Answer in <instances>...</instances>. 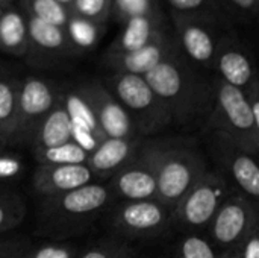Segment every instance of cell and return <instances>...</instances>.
Wrapping results in <instances>:
<instances>
[{
	"instance_id": "obj_6",
	"label": "cell",
	"mask_w": 259,
	"mask_h": 258,
	"mask_svg": "<svg viewBox=\"0 0 259 258\" xmlns=\"http://www.w3.org/2000/svg\"><path fill=\"white\" fill-rule=\"evenodd\" d=\"M231 196V186L225 175L206 170L187 192L173 210V220L185 228L206 227L220 205Z\"/></svg>"
},
{
	"instance_id": "obj_38",
	"label": "cell",
	"mask_w": 259,
	"mask_h": 258,
	"mask_svg": "<svg viewBox=\"0 0 259 258\" xmlns=\"http://www.w3.org/2000/svg\"><path fill=\"white\" fill-rule=\"evenodd\" d=\"M219 258H241V255L237 251V248H231V249H228L223 255H220Z\"/></svg>"
},
{
	"instance_id": "obj_17",
	"label": "cell",
	"mask_w": 259,
	"mask_h": 258,
	"mask_svg": "<svg viewBox=\"0 0 259 258\" xmlns=\"http://www.w3.org/2000/svg\"><path fill=\"white\" fill-rule=\"evenodd\" d=\"M68 141H71L70 119L64 105L61 103V100H58V103L50 109V113L41 120V123L33 131L29 146L32 148V152H36L56 148Z\"/></svg>"
},
{
	"instance_id": "obj_5",
	"label": "cell",
	"mask_w": 259,
	"mask_h": 258,
	"mask_svg": "<svg viewBox=\"0 0 259 258\" xmlns=\"http://www.w3.org/2000/svg\"><path fill=\"white\" fill-rule=\"evenodd\" d=\"M209 126L231 138L238 148L256 157L259 152V123L253 119L246 93L222 79L215 85V105Z\"/></svg>"
},
{
	"instance_id": "obj_29",
	"label": "cell",
	"mask_w": 259,
	"mask_h": 258,
	"mask_svg": "<svg viewBox=\"0 0 259 258\" xmlns=\"http://www.w3.org/2000/svg\"><path fill=\"white\" fill-rule=\"evenodd\" d=\"M135 249L120 240H108L91 249H88L80 258H134Z\"/></svg>"
},
{
	"instance_id": "obj_31",
	"label": "cell",
	"mask_w": 259,
	"mask_h": 258,
	"mask_svg": "<svg viewBox=\"0 0 259 258\" xmlns=\"http://www.w3.org/2000/svg\"><path fill=\"white\" fill-rule=\"evenodd\" d=\"M73 9L77 17L90 21H96L106 14L108 0H74Z\"/></svg>"
},
{
	"instance_id": "obj_21",
	"label": "cell",
	"mask_w": 259,
	"mask_h": 258,
	"mask_svg": "<svg viewBox=\"0 0 259 258\" xmlns=\"http://www.w3.org/2000/svg\"><path fill=\"white\" fill-rule=\"evenodd\" d=\"M0 50L17 56L27 52V23L17 11H6L0 17Z\"/></svg>"
},
{
	"instance_id": "obj_1",
	"label": "cell",
	"mask_w": 259,
	"mask_h": 258,
	"mask_svg": "<svg viewBox=\"0 0 259 258\" xmlns=\"http://www.w3.org/2000/svg\"><path fill=\"white\" fill-rule=\"evenodd\" d=\"M143 149L155 170L158 201L171 210L208 170L200 152L187 143L143 141Z\"/></svg>"
},
{
	"instance_id": "obj_13",
	"label": "cell",
	"mask_w": 259,
	"mask_h": 258,
	"mask_svg": "<svg viewBox=\"0 0 259 258\" xmlns=\"http://www.w3.org/2000/svg\"><path fill=\"white\" fill-rule=\"evenodd\" d=\"M59 100L70 119L71 140L91 154L103 140H106V137L100 129L87 96L83 94L82 88L77 87L64 94L59 93Z\"/></svg>"
},
{
	"instance_id": "obj_4",
	"label": "cell",
	"mask_w": 259,
	"mask_h": 258,
	"mask_svg": "<svg viewBox=\"0 0 259 258\" xmlns=\"http://www.w3.org/2000/svg\"><path fill=\"white\" fill-rule=\"evenodd\" d=\"M123 105L140 137L153 135L171 123V117L143 76L114 73L105 85Z\"/></svg>"
},
{
	"instance_id": "obj_10",
	"label": "cell",
	"mask_w": 259,
	"mask_h": 258,
	"mask_svg": "<svg viewBox=\"0 0 259 258\" xmlns=\"http://www.w3.org/2000/svg\"><path fill=\"white\" fill-rule=\"evenodd\" d=\"M108 187L112 195L124 199L126 202L158 201L155 170L150 158L143 149V144L138 154L111 176Z\"/></svg>"
},
{
	"instance_id": "obj_8",
	"label": "cell",
	"mask_w": 259,
	"mask_h": 258,
	"mask_svg": "<svg viewBox=\"0 0 259 258\" xmlns=\"http://www.w3.org/2000/svg\"><path fill=\"white\" fill-rule=\"evenodd\" d=\"M256 225L259 216L255 201L244 195H231L208 224V231L215 245L231 249Z\"/></svg>"
},
{
	"instance_id": "obj_3",
	"label": "cell",
	"mask_w": 259,
	"mask_h": 258,
	"mask_svg": "<svg viewBox=\"0 0 259 258\" xmlns=\"http://www.w3.org/2000/svg\"><path fill=\"white\" fill-rule=\"evenodd\" d=\"M112 196L108 186L91 182L68 193L46 198L42 202V220L55 234L77 231L90 225L106 208Z\"/></svg>"
},
{
	"instance_id": "obj_20",
	"label": "cell",
	"mask_w": 259,
	"mask_h": 258,
	"mask_svg": "<svg viewBox=\"0 0 259 258\" xmlns=\"http://www.w3.org/2000/svg\"><path fill=\"white\" fill-rule=\"evenodd\" d=\"M18 82L0 78V138L5 146L17 144Z\"/></svg>"
},
{
	"instance_id": "obj_40",
	"label": "cell",
	"mask_w": 259,
	"mask_h": 258,
	"mask_svg": "<svg viewBox=\"0 0 259 258\" xmlns=\"http://www.w3.org/2000/svg\"><path fill=\"white\" fill-rule=\"evenodd\" d=\"M0 146H3V148H6V146L3 144V141H2V138H0Z\"/></svg>"
},
{
	"instance_id": "obj_27",
	"label": "cell",
	"mask_w": 259,
	"mask_h": 258,
	"mask_svg": "<svg viewBox=\"0 0 259 258\" xmlns=\"http://www.w3.org/2000/svg\"><path fill=\"white\" fill-rule=\"evenodd\" d=\"M32 17L42 20L46 23L65 27L67 21L70 18L67 9L64 5H61L56 0H29Z\"/></svg>"
},
{
	"instance_id": "obj_24",
	"label": "cell",
	"mask_w": 259,
	"mask_h": 258,
	"mask_svg": "<svg viewBox=\"0 0 259 258\" xmlns=\"http://www.w3.org/2000/svg\"><path fill=\"white\" fill-rule=\"evenodd\" d=\"M38 164H87L90 154L73 140L56 148L32 152Z\"/></svg>"
},
{
	"instance_id": "obj_41",
	"label": "cell",
	"mask_w": 259,
	"mask_h": 258,
	"mask_svg": "<svg viewBox=\"0 0 259 258\" xmlns=\"http://www.w3.org/2000/svg\"><path fill=\"white\" fill-rule=\"evenodd\" d=\"M2 14H3V11H2V8H0V17H2Z\"/></svg>"
},
{
	"instance_id": "obj_33",
	"label": "cell",
	"mask_w": 259,
	"mask_h": 258,
	"mask_svg": "<svg viewBox=\"0 0 259 258\" xmlns=\"http://www.w3.org/2000/svg\"><path fill=\"white\" fill-rule=\"evenodd\" d=\"M23 161L20 157L0 151V179H11L21 173Z\"/></svg>"
},
{
	"instance_id": "obj_15",
	"label": "cell",
	"mask_w": 259,
	"mask_h": 258,
	"mask_svg": "<svg viewBox=\"0 0 259 258\" xmlns=\"http://www.w3.org/2000/svg\"><path fill=\"white\" fill-rule=\"evenodd\" d=\"M143 137L106 138L88 157L87 166L96 178H111L140 151Z\"/></svg>"
},
{
	"instance_id": "obj_7",
	"label": "cell",
	"mask_w": 259,
	"mask_h": 258,
	"mask_svg": "<svg viewBox=\"0 0 259 258\" xmlns=\"http://www.w3.org/2000/svg\"><path fill=\"white\" fill-rule=\"evenodd\" d=\"M171 222L173 210L156 199L124 202L115 208L109 219L115 234L124 239L161 237L170 230Z\"/></svg>"
},
{
	"instance_id": "obj_9",
	"label": "cell",
	"mask_w": 259,
	"mask_h": 258,
	"mask_svg": "<svg viewBox=\"0 0 259 258\" xmlns=\"http://www.w3.org/2000/svg\"><path fill=\"white\" fill-rule=\"evenodd\" d=\"M58 100L59 91L46 79L29 76L18 85L17 144H29L33 131Z\"/></svg>"
},
{
	"instance_id": "obj_26",
	"label": "cell",
	"mask_w": 259,
	"mask_h": 258,
	"mask_svg": "<svg viewBox=\"0 0 259 258\" xmlns=\"http://www.w3.org/2000/svg\"><path fill=\"white\" fill-rule=\"evenodd\" d=\"M67 36L70 44H74L79 49H90L96 44L99 30L94 21L80 18V17H73L68 18L67 21Z\"/></svg>"
},
{
	"instance_id": "obj_34",
	"label": "cell",
	"mask_w": 259,
	"mask_h": 258,
	"mask_svg": "<svg viewBox=\"0 0 259 258\" xmlns=\"http://www.w3.org/2000/svg\"><path fill=\"white\" fill-rule=\"evenodd\" d=\"M235 248L241 258H259V225L252 228Z\"/></svg>"
},
{
	"instance_id": "obj_2",
	"label": "cell",
	"mask_w": 259,
	"mask_h": 258,
	"mask_svg": "<svg viewBox=\"0 0 259 258\" xmlns=\"http://www.w3.org/2000/svg\"><path fill=\"white\" fill-rule=\"evenodd\" d=\"M143 78L167 108L173 125H188L208 109V88L175 56L159 62Z\"/></svg>"
},
{
	"instance_id": "obj_30",
	"label": "cell",
	"mask_w": 259,
	"mask_h": 258,
	"mask_svg": "<svg viewBox=\"0 0 259 258\" xmlns=\"http://www.w3.org/2000/svg\"><path fill=\"white\" fill-rule=\"evenodd\" d=\"M76 251L67 243H49L30 251H24L20 258H74Z\"/></svg>"
},
{
	"instance_id": "obj_16",
	"label": "cell",
	"mask_w": 259,
	"mask_h": 258,
	"mask_svg": "<svg viewBox=\"0 0 259 258\" xmlns=\"http://www.w3.org/2000/svg\"><path fill=\"white\" fill-rule=\"evenodd\" d=\"M173 56L171 47L162 40L158 38L156 41L141 47L135 52L127 53H109L106 62L109 67L114 68V73H127V75H138L144 76L152 68H155L159 62Z\"/></svg>"
},
{
	"instance_id": "obj_22",
	"label": "cell",
	"mask_w": 259,
	"mask_h": 258,
	"mask_svg": "<svg viewBox=\"0 0 259 258\" xmlns=\"http://www.w3.org/2000/svg\"><path fill=\"white\" fill-rule=\"evenodd\" d=\"M27 36L39 50L50 52V53L64 52L68 49L70 44L64 27L46 23L32 15L27 23Z\"/></svg>"
},
{
	"instance_id": "obj_14",
	"label": "cell",
	"mask_w": 259,
	"mask_h": 258,
	"mask_svg": "<svg viewBox=\"0 0 259 258\" xmlns=\"http://www.w3.org/2000/svg\"><path fill=\"white\" fill-rule=\"evenodd\" d=\"M93 179L94 176L87 164H38L32 184L35 192L46 199L91 184Z\"/></svg>"
},
{
	"instance_id": "obj_32",
	"label": "cell",
	"mask_w": 259,
	"mask_h": 258,
	"mask_svg": "<svg viewBox=\"0 0 259 258\" xmlns=\"http://www.w3.org/2000/svg\"><path fill=\"white\" fill-rule=\"evenodd\" d=\"M115 9L120 17L129 20L134 17L150 15L152 2L150 0H115Z\"/></svg>"
},
{
	"instance_id": "obj_11",
	"label": "cell",
	"mask_w": 259,
	"mask_h": 258,
	"mask_svg": "<svg viewBox=\"0 0 259 258\" xmlns=\"http://www.w3.org/2000/svg\"><path fill=\"white\" fill-rule=\"evenodd\" d=\"M87 96L96 119L106 138H132L140 137L132 119L114 94L102 84H88L80 87Z\"/></svg>"
},
{
	"instance_id": "obj_36",
	"label": "cell",
	"mask_w": 259,
	"mask_h": 258,
	"mask_svg": "<svg viewBox=\"0 0 259 258\" xmlns=\"http://www.w3.org/2000/svg\"><path fill=\"white\" fill-rule=\"evenodd\" d=\"M171 6L181 9V11H191V9H196L199 8L203 0H168Z\"/></svg>"
},
{
	"instance_id": "obj_18",
	"label": "cell",
	"mask_w": 259,
	"mask_h": 258,
	"mask_svg": "<svg viewBox=\"0 0 259 258\" xmlns=\"http://www.w3.org/2000/svg\"><path fill=\"white\" fill-rule=\"evenodd\" d=\"M161 38L158 35L155 21L152 15H141L129 18L123 33L120 35L118 41L112 47L111 53H127L135 52L147 44Z\"/></svg>"
},
{
	"instance_id": "obj_28",
	"label": "cell",
	"mask_w": 259,
	"mask_h": 258,
	"mask_svg": "<svg viewBox=\"0 0 259 258\" xmlns=\"http://www.w3.org/2000/svg\"><path fill=\"white\" fill-rule=\"evenodd\" d=\"M175 258H219V255L206 239L197 234H190L179 242Z\"/></svg>"
},
{
	"instance_id": "obj_37",
	"label": "cell",
	"mask_w": 259,
	"mask_h": 258,
	"mask_svg": "<svg viewBox=\"0 0 259 258\" xmlns=\"http://www.w3.org/2000/svg\"><path fill=\"white\" fill-rule=\"evenodd\" d=\"M234 5H237V6H240L241 9H246V11H249V9H252L255 5H256V0H231Z\"/></svg>"
},
{
	"instance_id": "obj_39",
	"label": "cell",
	"mask_w": 259,
	"mask_h": 258,
	"mask_svg": "<svg viewBox=\"0 0 259 258\" xmlns=\"http://www.w3.org/2000/svg\"><path fill=\"white\" fill-rule=\"evenodd\" d=\"M56 2H59L61 5H64V6H65V5H70V3H73L74 0H56Z\"/></svg>"
},
{
	"instance_id": "obj_42",
	"label": "cell",
	"mask_w": 259,
	"mask_h": 258,
	"mask_svg": "<svg viewBox=\"0 0 259 258\" xmlns=\"http://www.w3.org/2000/svg\"><path fill=\"white\" fill-rule=\"evenodd\" d=\"M3 149H5V148H3V146H0V151H3Z\"/></svg>"
},
{
	"instance_id": "obj_23",
	"label": "cell",
	"mask_w": 259,
	"mask_h": 258,
	"mask_svg": "<svg viewBox=\"0 0 259 258\" xmlns=\"http://www.w3.org/2000/svg\"><path fill=\"white\" fill-rule=\"evenodd\" d=\"M181 40L185 52L191 59L208 64L215 56V43L209 32L197 24H185L181 27Z\"/></svg>"
},
{
	"instance_id": "obj_35",
	"label": "cell",
	"mask_w": 259,
	"mask_h": 258,
	"mask_svg": "<svg viewBox=\"0 0 259 258\" xmlns=\"http://www.w3.org/2000/svg\"><path fill=\"white\" fill-rule=\"evenodd\" d=\"M26 251V245L21 240L0 242V258H20Z\"/></svg>"
},
{
	"instance_id": "obj_12",
	"label": "cell",
	"mask_w": 259,
	"mask_h": 258,
	"mask_svg": "<svg viewBox=\"0 0 259 258\" xmlns=\"http://www.w3.org/2000/svg\"><path fill=\"white\" fill-rule=\"evenodd\" d=\"M214 152L220 164L231 175L244 196L256 201L259 198V166L256 157L238 148L231 138L214 132Z\"/></svg>"
},
{
	"instance_id": "obj_25",
	"label": "cell",
	"mask_w": 259,
	"mask_h": 258,
	"mask_svg": "<svg viewBox=\"0 0 259 258\" xmlns=\"http://www.w3.org/2000/svg\"><path fill=\"white\" fill-rule=\"evenodd\" d=\"M26 216L23 199L9 192L0 193V234L17 228Z\"/></svg>"
},
{
	"instance_id": "obj_19",
	"label": "cell",
	"mask_w": 259,
	"mask_h": 258,
	"mask_svg": "<svg viewBox=\"0 0 259 258\" xmlns=\"http://www.w3.org/2000/svg\"><path fill=\"white\" fill-rule=\"evenodd\" d=\"M217 68L223 82L243 91H246L255 81L253 67L249 56L235 49L225 50L217 58Z\"/></svg>"
}]
</instances>
